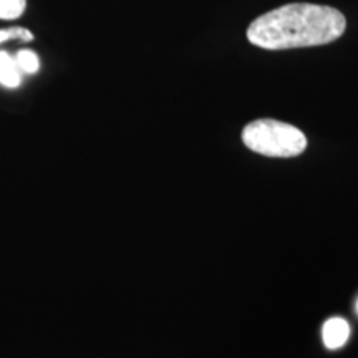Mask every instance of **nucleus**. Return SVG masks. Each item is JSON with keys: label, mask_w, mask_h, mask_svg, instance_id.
<instances>
[{"label": "nucleus", "mask_w": 358, "mask_h": 358, "mask_svg": "<svg viewBox=\"0 0 358 358\" xmlns=\"http://www.w3.org/2000/svg\"><path fill=\"white\" fill-rule=\"evenodd\" d=\"M345 27V17L337 8L289 3L257 17L249 25L248 38L266 50L317 47L342 37Z\"/></svg>", "instance_id": "1"}, {"label": "nucleus", "mask_w": 358, "mask_h": 358, "mask_svg": "<svg viewBox=\"0 0 358 358\" xmlns=\"http://www.w3.org/2000/svg\"><path fill=\"white\" fill-rule=\"evenodd\" d=\"M243 141L254 153L268 158H294L307 148V138L301 129L277 120H256L243 131Z\"/></svg>", "instance_id": "2"}, {"label": "nucleus", "mask_w": 358, "mask_h": 358, "mask_svg": "<svg viewBox=\"0 0 358 358\" xmlns=\"http://www.w3.org/2000/svg\"><path fill=\"white\" fill-rule=\"evenodd\" d=\"M348 337H350V325L342 317H332L325 322L322 329V338L329 350L342 348L348 342Z\"/></svg>", "instance_id": "3"}, {"label": "nucleus", "mask_w": 358, "mask_h": 358, "mask_svg": "<svg viewBox=\"0 0 358 358\" xmlns=\"http://www.w3.org/2000/svg\"><path fill=\"white\" fill-rule=\"evenodd\" d=\"M22 83V71L15 64V57L0 50V85L6 88H17Z\"/></svg>", "instance_id": "4"}, {"label": "nucleus", "mask_w": 358, "mask_h": 358, "mask_svg": "<svg viewBox=\"0 0 358 358\" xmlns=\"http://www.w3.org/2000/svg\"><path fill=\"white\" fill-rule=\"evenodd\" d=\"M15 64L22 73L34 75L40 69L38 55L34 50H19L15 55Z\"/></svg>", "instance_id": "5"}, {"label": "nucleus", "mask_w": 358, "mask_h": 358, "mask_svg": "<svg viewBox=\"0 0 358 358\" xmlns=\"http://www.w3.org/2000/svg\"><path fill=\"white\" fill-rule=\"evenodd\" d=\"M25 7L27 0H0V20H17Z\"/></svg>", "instance_id": "6"}, {"label": "nucleus", "mask_w": 358, "mask_h": 358, "mask_svg": "<svg viewBox=\"0 0 358 358\" xmlns=\"http://www.w3.org/2000/svg\"><path fill=\"white\" fill-rule=\"evenodd\" d=\"M8 40H24V42H32L34 35L30 30L24 27H13V29L0 30V45L8 42Z\"/></svg>", "instance_id": "7"}, {"label": "nucleus", "mask_w": 358, "mask_h": 358, "mask_svg": "<svg viewBox=\"0 0 358 358\" xmlns=\"http://www.w3.org/2000/svg\"><path fill=\"white\" fill-rule=\"evenodd\" d=\"M357 312H358V301H357Z\"/></svg>", "instance_id": "8"}]
</instances>
